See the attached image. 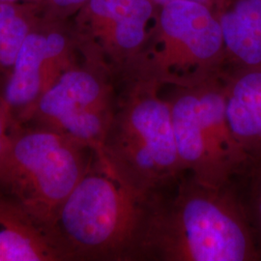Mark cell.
Masks as SVG:
<instances>
[{"label": "cell", "mask_w": 261, "mask_h": 261, "mask_svg": "<svg viewBox=\"0 0 261 261\" xmlns=\"http://www.w3.org/2000/svg\"><path fill=\"white\" fill-rule=\"evenodd\" d=\"M94 153L56 130L18 123L0 158V196L51 234L58 210L87 172Z\"/></svg>", "instance_id": "cell-3"}, {"label": "cell", "mask_w": 261, "mask_h": 261, "mask_svg": "<svg viewBox=\"0 0 261 261\" xmlns=\"http://www.w3.org/2000/svg\"><path fill=\"white\" fill-rule=\"evenodd\" d=\"M151 1L154 3V5L156 7H162V6H164V5L168 4V3H170V2L180 1V0H151ZM188 1H196V2L203 3V4H206V5L210 6V7H212V8H215V6L217 5V3L220 0H188Z\"/></svg>", "instance_id": "cell-17"}, {"label": "cell", "mask_w": 261, "mask_h": 261, "mask_svg": "<svg viewBox=\"0 0 261 261\" xmlns=\"http://www.w3.org/2000/svg\"><path fill=\"white\" fill-rule=\"evenodd\" d=\"M151 196L130 188L95 152L50 228L64 261L140 260Z\"/></svg>", "instance_id": "cell-2"}, {"label": "cell", "mask_w": 261, "mask_h": 261, "mask_svg": "<svg viewBox=\"0 0 261 261\" xmlns=\"http://www.w3.org/2000/svg\"><path fill=\"white\" fill-rule=\"evenodd\" d=\"M42 18L28 2H0V87L7 77L25 38Z\"/></svg>", "instance_id": "cell-13"}, {"label": "cell", "mask_w": 261, "mask_h": 261, "mask_svg": "<svg viewBox=\"0 0 261 261\" xmlns=\"http://www.w3.org/2000/svg\"><path fill=\"white\" fill-rule=\"evenodd\" d=\"M155 8L151 0H88L74 16L83 55L121 75L145 44Z\"/></svg>", "instance_id": "cell-8"}, {"label": "cell", "mask_w": 261, "mask_h": 261, "mask_svg": "<svg viewBox=\"0 0 261 261\" xmlns=\"http://www.w3.org/2000/svg\"><path fill=\"white\" fill-rule=\"evenodd\" d=\"M223 82L228 125L250 166L261 159V66L233 67Z\"/></svg>", "instance_id": "cell-10"}, {"label": "cell", "mask_w": 261, "mask_h": 261, "mask_svg": "<svg viewBox=\"0 0 261 261\" xmlns=\"http://www.w3.org/2000/svg\"><path fill=\"white\" fill-rule=\"evenodd\" d=\"M156 84L124 81L103 142V156L130 188L143 195L184 172L178 158L170 106Z\"/></svg>", "instance_id": "cell-4"}, {"label": "cell", "mask_w": 261, "mask_h": 261, "mask_svg": "<svg viewBox=\"0 0 261 261\" xmlns=\"http://www.w3.org/2000/svg\"><path fill=\"white\" fill-rule=\"evenodd\" d=\"M245 173L249 180L248 190L241 198L261 260V159L250 165Z\"/></svg>", "instance_id": "cell-14"}, {"label": "cell", "mask_w": 261, "mask_h": 261, "mask_svg": "<svg viewBox=\"0 0 261 261\" xmlns=\"http://www.w3.org/2000/svg\"><path fill=\"white\" fill-rule=\"evenodd\" d=\"M0 2H13V3H16V2H27V0H0Z\"/></svg>", "instance_id": "cell-18"}, {"label": "cell", "mask_w": 261, "mask_h": 261, "mask_svg": "<svg viewBox=\"0 0 261 261\" xmlns=\"http://www.w3.org/2000/svg\"><path fill=\"white\" fill-rule=\"evenodd\" d=\"M88 0H27L40 10L42 17L47 19L66 21L81 10Z\"/></svg>", "instance_id": "cell-15"}, {"label": "cell", "mask_w": 261, "mask_h": 261, "mask_svg": "<svg viewBox=\"0 0 261 261\" xmlns=\"http://www.w3.org/2000/svg\"><path fill=\"white\" fill-rule=\"evenodd\" d=\"M167 99L182 170L205 186L222 188L231 184L215 161L200 118L196 85L174 87L173 93Z\"/></svg>", "instance_id": "cell-9"}, {"label": "cell", "mask_w": 261, "mask_h": 261, "mask_svg": "<svg viewBox=\"0 0 261 261\" xmlns=\"http://www.w3.org/2000/svg\"><path fill=\"white\" fill-rule=\"evenodd\" d=\"M114 77L109 68L83 55L42 95L23 124L56 130L102 153L118 105Z\"/></svg>", "instance_id": "cell-6"}, {"label": "cell", "mask_w": 261, "mask_h": 261, "mask_svg": "<svg viewBox=\"0 0 261 261\" xmlns=\"http://www.w3.org/2000/svg\"><path fill=\"white\" fill-rule=\"evenodd\" d=\"M0 261H64L53 235L0 196Z\"/></svg>", "instance_id": "cell-11"}, {"label": "cell", "mask_w": 261, "mask_h": 261, "mask_svg": "<svg viewBox=\"0 0 261 261\" xmlns=\"http://www.w3.org/2000/svg\"><path fill=\"white\" fill-rule=\"evenodd\" d=\"M16 124L18 123L14 120L12 115L3 105L0 94V158L7 148L12 130Z\"/></svg>", "instance_id": "cell-16"}, {"label": "cell", "mask_w": 261, "mask_h": 261, "mask_svg": "<svg viewBox=\"0 0 261 261\" xmlns=\"http://www.w3.org/2000/svg\"><path fill=\"white\" fill-rule=\"evenodd\" d=\"M65 23L42 17L0 87L3 105L17 123L28 121L42 95L83 58L75 31Z\"/></svg>", "instance_id": "cell-7"}, {"label": "cell", "mask_w": 261, "mask_h": 261, "mask_svg": "<svg viewBox=\"0 0 261 261\" xmlns=\"http://www.w3.org/2000/svg\"><path fill=\"white\" fill-rule=\"evenodd\" d=\"M140 260H260L241 196L188 172L152 194Z\"/></svg>", "instance_id": "cell-1"}, {"label": "cell", "mask_w": 261, "mask_h": 261, "mask_svg": "<svg viewBox=\"0 0 261 261\" xmlns=\"http://www.w3.org/2000/svg\"><path fill=\"white\" fill-rule=\"evenodd\" d=\"M227 62L261 66V0H220L215 6Z\"/></svg>", "instance_id": "cell-12"}, {"label": "cell", "mask_w": 261, "mask_h": 261, "mask_svg": "<svg viewBox=\"0 0 261 261\" xmlns=\"http://www.w3.org/2000/svg\"><path fill=\"white\" fill-rule=\"evenodd\" d=\"M159 8L156 24L123 81L189 87L224 72L227 58L214 8L188 0Z\"/></svg>", "instance_id": "cell-5"}]
</instances>
